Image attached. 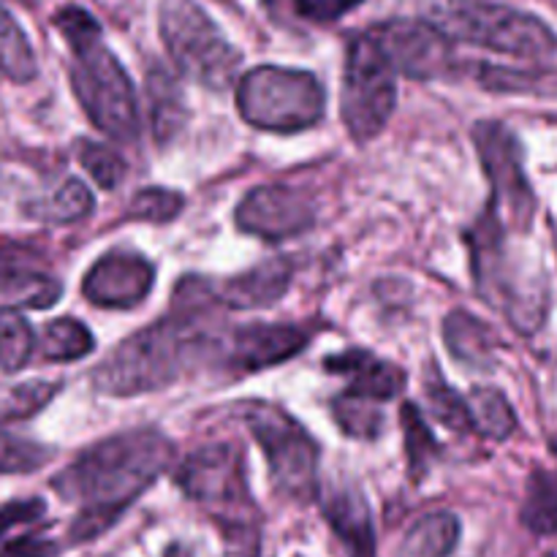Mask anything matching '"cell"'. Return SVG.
Wrapping results in <instances>:
<instances>
[{
    "label": "cell",
    "instance_id": "6da1fadb",
    "mask_svg": "<svg viewBox=\"0 0 557 557\" xmlns=\"http://www.w3.org/2000/svg\"><path fill=\"white\" fill-rule=\"evenodd\" d=\"M172 457L174 444L158 430H131L82 451L52 482L65 500L82 506L71 522V542H92L109 531Z\"/></svg>",
    "mask_w": 557,
    "mask_h": 557
},
{
    "label": "cell",
    "instance_id": "7a4b0ae2",
    "mask_svg": "<svg viewBox=\"0 0 557 557\" xmlns=\"http://www.w3.org/2000/svg\"><path fill=\"white\" fill-rule=\"evenodd\" d=\"M221 305L215 288L199 277H185L174 292L172 313L147 330L125 337L96 368L98 392L134 397L158 392L183 379L207 346L210 310Z\"/></svg>",
    "mask_w": 557,
    "mask_h": 557
},
{
    "label": "cell",
    "instance_id": "3957f363",
    "mask_svg": "<svg viewBox=\"0 0 557 557\" xmlns=\"http://www.w3.org/2000/svg\"><path fill=\"white\" fill-rule=\"evenodd\" d=\"M54 27L63 33L71 54V85L82 109L98 131L114 141H134L139 134V103L128 71L109 52L101 25L90 11L65 5L54 14Z\"/></svg>",
    "mask_w": 557,
    "mask_h": 557
},
{
    "label": "cell",
    "instance_id": "277c9868",
    "mask_svg": "<svg viewBox=\"0 0 557 557\" xmlns=\"http://www.w3.org/2000/svg\"><path fill=\"white\" fill-rule=\"evenodd\" d=\"M466 239L479 294L522 335L542 330L549 310L547 281L542 272H528L525 264L511 259L506 248V226L493 207H487Z\"/></svg>",
    "mask_w": 557,
    "mask_h": 557
},
{
    "label": "cell",
    "instance_id": "5b68a950",
    "mask_svg": "<svg viewBox=\"0 0 557 557\" xmlns=\"http://www.w3.org/2000/svg\"><path fill=\"white\" fill-rule=\"evenodd\" d=\"M430 22L449 41H466L490 52L522 60H549L557 54V33L531 11L493 0H435Z\"/></svg>",
    "mask_w": 557,
    "mask_h": 557
},
{
    "label": "cell",
    "instance_id": "8992f818",
    "mask_svg": "<svg viewBox=\"0 0 557 557\" xmlns=\"http://www.w3.org/2000/svg\"><path fill=\"white\" fill-rule=\"evenodd\" d=\"M158 30L172 63L188 79L207 90H226L234 85L243 54L196 0H161Z\"/></svg>",
    "mask_w": 557,
    "mask_h": 557
},
{
    "label": "cell",
    "instance_id": "52a82bcc",
    "mask_svg": "<svg viewBox=\"0 0 557 557\" xmlns=\"http://www.w3.org/2000/svg\"><path fill=\"white\" fill-rule=\"evenodd\" d=\"M324 85L310 71L259 65L237 85L239 114L250 125L275 134L305 131L324 117Z\"/></svg>",
    "mask_w": 557,
    "mask_h": 557
},
{
    "label": "cell",
    "instance_id": "ba28073f",
    "mask_svg": "<svg viewBox=\"0 0 557 557\" xmlns=\"http://www.w3.org/2000/svg\"><path fill=\"white\" fill-rule=\"evenodd\" d=\"M250 435L264 451L270 479L286 498L310 500L319 493L321 449L313 435L283 408L253 403L243 413Z\"/></svg>",
    "mask_w": 557,
    "mask_h": 557
},
{
    "label": "cell",
    "instance_id": "9c48e42d",
    "mask_svg": "<svg viewBox=\"0 0 557 557\" xmlns=\"http://www.w3.org/2000/svg\"><path fill=\"white\" fill-rule=\"evenodd\" d=\"M397 101L395 69L386 63L370 33L354 38L346 58L341 117L354 141L375 139L389 123Z\"/></svg>",
    "mask_w": 557,
    "mask_h": 557
},
{
    "label": "cell",
    "instance_id": "30bf717a",
    "mask_svg": "<svg viewBox=\"0 0 557 557\" xmlns=\"http://www.w3.org/2000/svg\"><path fill=\"white\" fill-rule=\"evenodd\" d=\"M174 482L190 500L215 511L221 528L256 522V506L250 500L245 457L239 446L212 444L194 451L180 466Z\"/></svg>",
    "mask_w": 557,
    "mask_h": 557
},
{
    "label": "cell",
    "instance_id": "8fae6325",
    "mask_svg": "<svg viewBox=\"0 0 557 557\" xmlns=\"http://www.w3.org/2000/svg\"><path fill=\"white\" fill-rule=\"evenodd\" d=\"M473 141H476L479 161H482L484 174L493 185V207L498 218L509 223L517 232H528L536 212V194L525 177L522 166V147L517 136L506 128L504 123L484 120L473 128Z\"/></svg>",
    "mask_w": 557,
    "mask_h": 557
},
{
    "label": "cell",
    "instance_id": "7c38bea8",
    "mask_svg": "<svg viewBox=\"0 0 557 557\" xmlns=\"http://www.w3.org/2000/svg\"><path fill=\"white\" fill-rule=\"evenodd\" d=\"M368 33L379 44L381 54L395 69V74L400 71L411 79H438V76L451 74V65H455L451 41L433 22L392 20L370 27Z\"/></svg>",
    "mask_w": 557,
    "mask_h": 557
},
{
    "label": "cell",
    "instance_id": "4fadbf2b",
    "mask_svg": "<svg viewBox=\"0 0 557 557\" xmlns=\"http://www.w3.org/2000/svg\"><path fill=\"white\" fill-rule=\"evenodd\" d=\"M234 223L239 232L281 243L313 226L315 207L308 196L286 185H261L243 196L234 210Z\"/></svg>",
    "mask_w": 557,
    "mask_h": 557
},
{
    "label": "cell",
    "instance_id": "5bb4252c",
    "mask_svg": "<svg viewBox=\"0 0 557 557\" xmlns=\"http://www.w3.org/2000/svg\"><path fill=\"white\" fill-rule=\"evenodd\" d=\"M152 283H156V270L145 256L112 250L87 270L82 294L96 308L128 310L145 302L147 294L152 292Z\"/></svg>",
    "mask_w": 557,
    "mask_h": 557
},
{
    "label": "cell",
    "instance_id": "9a60e30c",
    "mask_svg": "<svg viewBox=\"0 0 557 557\" xmlns=\"http://www.w3.org/2000/svg\"><path fill=\"white\" fill-rule=\"evenodd\" d=\"M58 277L49 272L41 253L22 243L0 239V297L25 308H52L58 302Z\"/></svg>",
    "mask_w": 557,
    "mask_h": 557
},
{
    "label": "cell",
    "instance_id": "2e32d148",
    "mask_svg": "<svg viewBox=\"0 0 557 557\" xmlns=\"http://www.w3.org/2000/svg\"><path fill=\"white\" fill-rule=\"evenodd\" d=\"M308 332L297 324H250L234 332L232 368L253 373V370L275 368L288 362L308 346Z\"/></svg>",
    "mask_w": 557,
    "mask_h": 557
},
{
    "label": "cell",
    "instance_id": "e0dca14e",
    "mask_svg": "<svg viewBox=\"0 0 557 557\" xmlns=\"http://www.w3.org/2000/svg\"><path fill=\"white\" fill-rule=\"evenodd\" d=\"M326 522L351 557H375V531L368 500L351 482H337L321 500Z\"/></svg>",
    "mask_w": 557,
    "mask_h": 557
},
{
    "label": "cell",
    "instance_id": "ac0fdd59",
    "mask_svg": "<svg viewBox=\"0 0 557 557\" xmlns=\"http://www.w3.org/2000/svg\"><path fill=\"white\" fill-rule=\"evenodd\" d=\"M324 368L330 373L343 375L348 381V392L351 395L368 397L373 403L392 400L406 386V373L397 364L379 359L370 351H359V348L326 357Z\"/></svg>",
    "mask_w": 557,
    "mask_h": 557
},
{
    "label": "cell",
    "instance_id": "d6986e66",
    "mask_svg": "<svg viewBox=\"0 0 557 557\" xmlns=\"http://www.w3.org/2000/svg\"><path fill=\"white\" fill-rule=\"evenodd\" d=\"M292 264L286 259H270L221 286L218 299L234 310H256L275 305L292 286Z\"/></svg>",
    "mask_w": 557,
    "mask_h": 557
},
{
    "label": "cell",
    "instance_id": "ffe728a7",
    "mask_svg": "<svg viewBox=\"0 0 557 557\" xmlns=\"http://www.w3.org/2000/svg\"><path fill=\"white\" fill-rule=\"evenodd\" d=\"M444 343L451 357L471 368H493L498 335L468 310H451L444 321Z\"/></svg>",
    "mask_w": 557,
    "mask_h": 557
},
{
    "label": "cell",
    "instance_id": "44dd1931",
    "mask_svg": "<svg viewBox=\"0 0 557 557\" xmlns=\"http://www.w3.org/2000/svg\"><path fill=\"white\" fill-rule=\"evenodd\" d=\"M147 101H150V125L152 136H156L158 145H166L177 136V131L183 128L185 117H188V109H185L183 90H180L177 79H174L169 71L152 69L147 74Z\"/></svg>",
    "mask_w": 557,
    "mask_h": 557
},
{
    "label": "cell",
    "instance_id": "7402d4cb",
    "mask_svg": "<svg viewBox=\"0 0 557 557\" xmlns=\"http://www.w3.org/2000/svg\"><path fill=\"white\" fill-rule=\"evenodd\" d=\"M460 542V520L449 511H433L408 528L397 557H449Z\"/></svg>",
    "mask_w": 557,
    "mask_h": 557
},
{
    "label": "cell",
    "instance_id": "603a6c76",
    "mask_svg": "<svg viewBox=\"0 0 557 557\" xmlns=\"http://www.w3.org/2000/svg\"><path fill=\"white\" fill-rule=\"evenodd\" d=\"M92 348H96L92 332L71 315L49 321L38 341V354L47 362H76V359H85Z\"/></svg>",
    "mask_w": 557,
    "mask_h": 557
},
{
    "label": "cell",
    "instance_id": "cb8c5ba5",
    "mask_svg": "<svg viewBox=\"0 0 557 557\" xmlns=\"http://www.w3.org/2000/svg\"><path fill=\"white\" fill-rule=\"evenodd\" d=\"M468 411H471L473 430L493 441H506L517 430V413L506 395L493 386H476L468 395Z\"/></svg>",
    "mask_w": 557,
    "mask_h": 557
},
{
    "label": "cell",
    "instance_id": "d4e9b609",
    "mask_svg": "<svg viewBox=\"0 0 557 557\" xmlns=\"http://www.w3.org/2000/svg\"><path fill=\"white\" fill-rule=\"evenodd\" d=\"M38 74L36 52L20 22L0 9V76L11 82H30Z\"/></svg>",
    "mask_w": 557,
    "mask_h": 557
},
{
    "label": "cell",
    "instance_id": "484cf974",
    "mask_svg": "<svg viewBox=\"0 0 557 557\" xmlns=\"http://www.w3.org/2000/svg\"><path fill=\"white\" fill-rule=\"evenodd\" d=\"M522 525L539 536H557V471H536L531 476Z\"/></svg>",
    "mask_w": 557,
    "mask_h": 557
},
{
    "label": "cell",
    "instance_id": "4316f807",
    "mask_svg": "<svg viewBox=\"0 0 557 557\" xmlns=\"http://www.w3.org/2000/svg\"><path fill=\"white\" fill-rule=\"evenodd\" d=\"M36 351V332L14 308L0 310V370L20 373Z\"/></svg>",
    "mask_w": 557,
    "mask_h": 557
},
{
    "label": "cell",
    "instance_id": "83f0119b",
    "mask_svg": "<svg viewBox=\"0 0 557 557\" xmlns=\"http://www.w3.org/2000/svg\"><path fill=\"white\" fill-rule=\"evenodd\" d=\"M92 205H96V199H92V194L87 190V185L82 183V180L71 177L65 180L49 199L38 201L33 215L49 223H74L79 221V218L90 215Z\"/></svg>",
    "mask_w": 557,
    "mask_h": 557
},
{
    "label": "cell",
    "instance_id": "f1b7e54d",
    "mask_svg": "<svg viewBox=\"0 0 557 557\" xmlns=\"http://www.w3.org/2000/svg\"><path fill=\"white\" fill-rule=\"evenodd\" d=\"M403 435H406V457L413 479H422L438 457V441L430 433L428 422L413 403H406L400 411Z\"/></svg>",
    "mask_w": 557,
    "mask_h": 557
},
{
    "label": "cell",
    "instance_id": "f546056e",
    "mask_svg": "<svg viewBox=\"0 0 557 557\" xmlns=\"http://www.w3.org/2000/svg\"><path fill=\"white\" fill-rule=\"evenodd\" d=\"M332 417H335L337 428L343 433L359 441H373L381 433V424H384L379 403L351 395V392L343 397H335V403H332Z\"/></svg>",
    "mask_w": 557,
    "mask_h": 557
},
{
    "label": "cell",
    "instance_id": "4dcf8cb0",
    "mask_svg": "<svg viewBox=\"0 0 557 557\" xmlns=\"http://www.w3.org/2000/svg\"><path fill=\"white\" fill-rule=\"evenodd\" d=\"M424 397L430 403V413L438 419L441 424H446L449 430L457 433H468L473 430L471 424V411H468V400H462L435 368L428 370V381H424Z\"/></svg>",
    "mask_w": 557,
    "mask_h": 557
},
{
    "label": "cell",
    "instance_id": "1f68e13d",
    "mask_svg": "<svg viewBox=\"0 0 557 557\" xmlns=\"http://www.w3.org/2000/svg\"><path fill=\"white\" fill-rule=\"evenodd\" d=\"M52 460L47 446L30 438L0 433V473H33Z\"/></svg>",
    "mask_w": 557,
    "mask_h": 557
},
{
    "label": "cell",
    "instance_id": "d6a6232c",
    "mask_svg": "<svg viewBox=\"0 0 557 557\" xmlns=\"http://www.w3.org/2000/svg\"><path fill=\"white\" fill-rule=\"evenodd\" d=\"M185 199L183 194L169 188H141L139 194L131 199L128 218L131 221L145 223H169L180 215Z\"/></svg>",
    "mask_w": 557,
    "mask_h": 557
},
{
    "label": "cell",
    "instance_id": "836d02e7",
    "mask_svg": "<svg viewBox=\"0 0 557 557\" xmlns=\"http://www.w3.org/2000/svg\"><path fill=\"white\" fill-rule=\"evenodd\" d=\"M76 158H79V163L87 169V174H90L103 190L120 188V183H123L125 177V163L112 147H103L85 139L79 145V150H76Z\"/></svg>",
    "mask_w": 557,
    "mask_h": 557
},
{
    "label": "cell",
    "instance_id": "e575fe53",
    "mask_svg": "<svg viewBox=\"0 0 557 557\" xmlns=\"http://www.w3.org/2000/svg\"><path fill=\"white\" fill-rule=\"evenodd\" d=\"M275 14H292L302 22H335L362 0H264Z\"/></svg>",
    "mask_w": 557,
    "mask_h": 557
},
{
    "label": "cell",
    "instance_id": "d590c367",
    "mask_svg": "<svg viewBox=\"0 0 557 557\" xmlns=\"http://www.w3.org/2000/svg\"><path fill=\"white\" fill-rule=\"evenodd\" d=\"M547 76L533 74V71L498 69V65H484L482 85L498 92H547Z\"/></svg>",
    "mask_w": 557,
    "mask_h": 557
},
{
    "label": "cell",
    "instance_id": "8d00e7d4",
    "mask_svg": "<svg viewBox=\"0 0 557 557\" xmlns=\"http://www.w3.org/2000/svg\"><path fill=\"white\" fill-rule=\"evenodd\" d=\"M41 515H44V500H38V498L11 500V504H3L0 506V536L16 525L36 522Z\"/></svg>",
    "mask_w": 557,
    "mask_h": 557
},
{
    "label": "cell",
    "instance_id": "74e56055",
    "mask_svg": "<svg viewBox=\"0 0 557 557\" xmlns=\"http://www.w3.org/2000/svg\"><path fill=\"white\" fill-rule=\"evenodd\" d=\"M58 544L41 536H22L5 544L3 557H58Z\"/></svg>",
    "mask_w": 557,
    "mask_h": 557
},
{
    "label": "cell",
    "instance_id": "f35d334b",
    "mask_svg": "<svg viewBox=\"0 0 557 557\" xmlns=\"http://www.w3.org/2000/svg\"><path fill=\"white\" fill-rule=\"evenodd\" d=\"M555 245H557V243H555Z\"/></svg>",
    "mask_w": 557,
    "mask_h": 557
}]
</instances>
